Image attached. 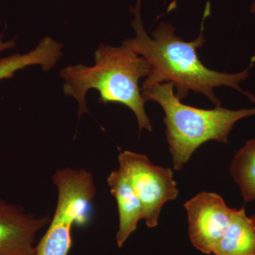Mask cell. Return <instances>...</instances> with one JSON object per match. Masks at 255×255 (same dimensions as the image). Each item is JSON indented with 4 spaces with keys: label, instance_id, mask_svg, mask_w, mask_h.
<instances>
[{
    "label": "cell",
    "instance_id": "12",
    "mask_svg": "<svg viewBox=\"0 0 255 255\" xmlns=\"http://www.w3.org/2000/svg\"><path fill=\"white\" fill-rule=\"evenodd\" d=\"M16 46V43L14 40H11V41H3L1 36L0 37V53L5 51L6 50L11 49Z\"/></svg>",
    "mask_w": 255,
    "mask_h": 255
},
{
    "label": "cell",
    "instance_id": "2",
    "mask_svg": "<svg viewBox=\"0 0 255 255\" xmlns=\"http://www.w3.org/2000/svg\"><path fill=\"white\" fill-rule=\"evenodd\" d=\"M95 65H68L60 72L63 92L78 103V117L88 113L86 95L90 90L100 93L101 103L125 105L135 114L139 130L152 131L145 110L147 101L142 96L139 80L147 77L150 65L145 58L122 43L119 47L101 44L95 53Z\"/></svg>",
    "mask_w": 255,
    "mask_h": 255
},
{
    "label": "cell",
    "instance_id": "3",
    "mask_svg": "<svg viewBox=\"0 0 255 255\" xmlns=\"http://www.w3.org/2000/svg\"><path fill=\"white\" fill-rule=\"evenodd\" d=\"M142 95L147 102H157L164 111L165 133L177 171L202 144L210 140L226 143L236 122L255 115V108L231 110L219 105L202 110L184 105L174 93L172 82L157 84Z\"/></svg>",
    "mask_w": 255,
    "mask_h": 255
},
{
    "label": "cell",
    "instance_id": "5",
    "mask_svg": "<svg viewBox=\"0 0 255 255\" xmlns=\"http://www.w3.org/2000/svg\"><path fill=\"white\" fill-rule=\"evenodd\" d=\"M119 162L141 203L142 219L147 227L155 228L162 206L179 194L172 169L155 165L147 156L131 151L120 153Z\"/></svg>",
    "mask_w": 255,
    "mask_h": 255
},
{
    "label": "cell",
    "instance_id": "6",
    "mask_svg": "<svg viewBox=\"0 0 255 255\" xmlns=\"http://www.w3.org/2000/svg\"><path fill=\"white\" fill-rule=\"evenodd\" d=\"M189 239L193 246L211 255L227 232L235 209L228 207L219 194L201 192L185 204Z\"/></svg>",
    "mask_w": 255,
    "mask_h": 255
},
{
    "label": "cell",
    "instance_id": "10",
    "mask_svg": "<svg viewBox=\"0 0 255 255\" xmlns=\"http://www.w3.org/2000/svg\"><path fill=\"white\" fill-rule=\"evenodd\" d=\"M214 255H255V216L245 208L235 209L227 232L215 248Z\"/></svg>",
    "mask_w": 255,
    "mask_h": 255
},
{
    "label": "cell",
    "instance_id": "11",
    "mask_svg": "<svg viewBox=\"0 0 255 255\" xmlns=\"http://www.w3.org/2000/svg\"><path fill=\"white\" fill-rule=\"evenodd\" d=\"M231 175L245 202L255 200V138L246 142L233 158Z\"/></svg>",
    "mask_w": 255,
    "mask_h": 255
},
{
    "label": "cell",
    "instance_id": "9",
    "mask_svg": "<svg viewBox=\"0 0 255 255\" xmlns=\"http://www.w3.org/2000/svg\"><path fill=\"white\" fill-rule=\"evenodd\" d=\"M63 46L62 43L46 36L28 53L0 58V80L12 78L16 72L31 65H40L43 71H49L63 56Z\"/></svg>",
    "mask_w": 255,
    "mask_h": 255
},
{
    "label": "cell",
    "instance_id": "8",
    "mask_svg": "<svg viewBox=\"0 0 255 255\" xmlns=\"http://www.w3.org/2000/svg\"><path fill=\"white\" fill-rule=\"evenodd\" d=\"M107 184L118 205L119 226L117 243L121 248L137 229L140 220L142 219L141 203L127 174L122 167L111 172L107 178Z\"/></svg>",
    "mask_w": 255,
    "mask_h": 255
},
{
    "label": "cell",
    "instance_id": "4",
    "mask_svg": "<svg viewBox=\"0 0 255 255\" xmlns=\"http://www.w3.org/2000/svg\"><path fill=\"white\" fill-rule=\"evenodd\" d=\"M53 182L58 189L56 209L49 227L36 245V255H68L72 228L88 221L90 204L96 195L93 175L85 169H58Z\"/></svg>",
    "mask_w": 255,
    "mask_h": 255
},
{
    "label": "cell",
    "instance_id": "1",
    "mask_svg": "<svg viewBox=\"0 0 255 255\" xmlns=\"http://www.w3.org/2000/svg\"><path fill=\"white\" fill-rule=\"evenodd\" d=\"M142 0H136L130 7L134 18L131 21L134 38L123 42L137 54L141 55L150 65V72L142 83V91L162 82H172L179 100L187 98L189 92L201 93L216 106L221 102L214 93L215 87L226 86L236 89L255 103V97L243 91L240 82L249 77L252 65L241 73H219L206 68L199 60L197 49L205 43L204 21L210 14L208 3L201 23L199 36L194 41L186 42L175 34V28L168 23H159L151 37L146 33L141 16Z\"/></svg>",
    "mask_w": 255,
    "mask_h": 255
},
{
    "label": "cell",
    "instance_id": "13",
    "mask_svg": "<svg viewBox=\"0 0 255 255\" xmlns=\"http://www.w3.org/2000/svg\"><path fill=\"white\" fill-rule=\"evenodd\" d=\"M251 12L252 14H254V16H255V0L254 1H253V4L251 5Z\"/></svg>",
    "mask_w": 255,
    "mask_h": 255
},
{
    "label": "cell",
    "instance_id": "7",
    "mask_svg": "<svg viewBox=\"0 0 255 255\" xmlns=\"http://www.w3.org/2000/svg\"><path fill=\"white\" fill-rule=\"evenodd\" d=\"M50 220L0 198V255H36L37 233Z\"/></svg>",
    "mask_w": 255,
    "mask_h": 255
}]
</instances>
